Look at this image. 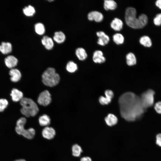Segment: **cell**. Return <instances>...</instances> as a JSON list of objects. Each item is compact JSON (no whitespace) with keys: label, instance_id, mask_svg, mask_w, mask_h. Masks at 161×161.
I'll use <instances>...</instances> for the list:
<instances>
[{"label":"cell","instance_id":"cell-1","mask_svg":"<svg viewBox=\"0 0 161 161\" xmlns=\"http://www.w3.org/2000/svg\"><path fill=\"white\" fill-rule=\"evenodd\" d=\"M121 117L128 121H133L141 117L145 109L140 97L131 92L122 94L118 100Z\"/></svg>","mask_w":161,"mask_h":161},{"label":"cell","instance_id":"cell-2","mask_svg":"<svg viewBox=\"0 0 161 161\" xmlns=\"http://www.w3.org/2000/svg\"><path fill=\"white\" fill-rule=\"evenodd\" d=\"M136 9L132 7H127L125 11V18L126 24L130 27L134 29H141L147 24L148 18L145 14H141L138 18L136 17Z\"/></svg>","mask_w":161,"mask_h":161},{"label":"cell","instance_id":"cell-3","mask_svg":"<svg viewBox=\"0 0 161 161\" xmlns=\"http://www.w3.org/2000/svg\"><path fill=\"white\" fill-rule=\"evenodd\" d=\"M20 104L22 106L21 112L27 117L35 116L38 112L37 104L31 98L23 97L20 101Z\"/></svg>","mask_w":161,"mask_h":161},{"label":"cell","instance_id":"cell-4","mask_svg":"<svg viewBox=\"0 0 161 161\" xmlns=\"http://www.w3.org/2000/svg\"><path fill=\"white\" fill-rule=\"evenodd\" d=\"M60 80L59 75L52 67L47 68L42 75V82L47 86L53 87L56 86L58 84Z\"/></svg>","mask_w":161,"mask_h":161},{"label":"cell","instance_id":"cell-5","mask_svg":"<svg viewBox=\"0 0 161 161\" xmlns=\"http://www.w3.org/2000/svg\"><path fill=\"white\" fill-rule=\"evenodd\" d=\"M154 94L153 90L150 89L143 93L140 97L142 105L145 109L153 104Z\"/></svg>","mask_w":161,"mask_h":161},{"label":"cell","instance_id":"cell-6","mask_svg":"<svg viewBox=\"0 0 161 161\" xmlns=\"http://www.w3.org/2000/svg\"><path fill=\"white\" fill-rule=\"evenodd\" d=\"M51 101V95L47 90H45L40 93L37 99L38 103L39 105L45 106L49 105Z\"/></svg>","mask_w":161,"mask_h":161},{"label":"cell","instance_id":"cell-7","mask_svg":"<svg viewBox=\"0 0 161 161\" xmlns=\"http://www.w3.org/2000/svg\"><path fill=\"white\" fill-rule=\"evenodd\" d=\"M103 14L97 11H91L87 15V18L89 20L94 21L97 22H101L103 20Z\"/></svg>","mask_w":161,"mask_h":161},{"label":"cell","instance_id":"cell-8","mask_svg":"<svg viewBox=\"0 0 161 161\" xmlns=\"http://www.w3.org/2000/svg\"><path fill=\"white\" fill-rule=\"evenodd\" d=\"M97 36L98 37L97 43L99 45L104 46L107 44L110 41L109 37L102 31L97 32Z\"/></svg>","mask_w":161,"mask_h":161},{"label":"cell","instance_id":"cell-9","mask_svg":"<svg viewBox=\"0 0 161 161\" xmlns=\"http://www.w3.org/2000/svg\"><path fill=\"white\" fill-rule=\"evenodd\" d=\"M41 43L46 49H52L54 46V42L53 39L48 35L44 36L41 39Z\"/></svg>","mask_w":161,"mask_h":161},{"label":"cell","instance_id":"cell-10","mask_svg":"<svg viewBox=\"0 0 161 161\" xmlns=\"http://www.w3.org/2000/svg\"><path fill=\"white\" fill-rule=\"evenodd\" d=\"M55 129L53 128L48 126L45 127L42 132L43 137L48 140L53 139L55 137Z\"/></svg>","mask_w":161,"mask_h":161},{"label":"cell","instance_id":"cell-11","mask_svg":"<svg viewBox=\"0 0 161 161\" xmlns=\"http://www.w3.org/2000/svg\"><path fill=\"white\" fill-rule=\"evenodd\" d=\"M92 59L93 61L96 63L101 64L106 61V58L103 56V52L100 50H97L94 52Z\"/></svg>","mask_w":161,"mask_h":161},{"label":"cell","instance_id":"cell-12","mask_svg":"<svg viewBox=\"0 0 161 161\" xmlns=\"http://www.w3.org/2000/svg\"><path fill=\"white\" fill-rule=\"evenodd\" d=\"M111 28L116 31H120L123 28V23L120 19L115 18L110 23Z\"/></svg>","mask_w":161,"mask_h":161},{"label":"cell","instance_id":"cell-13","mask_svg":"<svg viewBox=\"0 0 161 161\" xmlns=\"http://www.w3.org/2000/svg\"><path fill=\"white\" fill-rule=\"evenodd\" d=\"M54 41L58 44L64 43L66 39L65 33L62 31H59L55 32L53 38Z\"/></svg>","mask_w":161,"mask_h":161},{"label":"cell","instance_id":"cell-14","mask_svg":"<svg viewBox=\"0 0 161 161\" xmlns=\"http://www.w3.org/2000/svg\"><path fill=\"white\" fill-rule=\"evenodd\" d=\"M4 61L5 64L7 67L9 68L13 69L17 65L18 60L14 56L9 55L5 58Z\"/></svg>","mask_w":161,"mask_h":161},{"label":"cell","instance_id":"cell-15","mask_svg":"<svg viewBox=\"0 0 161 161\" xmlns=\"http://www.w3.org/2000/svg\"><path fill=\"white\" fill-rule=\"evenodd\" d=\"M9 74L11 76L10 79L11 81L14 82L19 81L21 77L20 71L16 69H11L9 71Z\"/></svg>","mask_w":161,"mask_h":161},{"label":"cell","instance_id":"cell-16","mask_svg":"<svg viewBox=\"0 0 161 161\" xmlns=\"http://www.w3.org/2000/svg\"><path fill=\"white\" fill-rule=\"evenodd\" d=\"M12 100L14 102L20 101L23 97V93L17 89L14 88L11 91L10 94Z\"/></svg>","mask_w":161,"mask_h":161},{"label":"cell","instance_id":"cell-17","mask_svg":"<svg viewBox=\"0 0 161 161\" xmlns=\"http://www.w3.org/2000/svg\"><path fill=\"white\" fill-rule=\"evenodd\" d=\"M75 54L78 59L80 61L85 60L87 57L86 50L81 47H78L75 49Z\"/></svg>","mask_w":161,"mask_h":161},{"label":"cell","instance_id":"cell-18","mask_svg":"<svg viewBox=\"0 0 161 161\" xmlns=\"http://www.w3.org/2000/svg\"><path fill=\"white\" fill-rule=\"evenodd\" d=\"M105 120L107 125L111 126L116 124L118 121L117 117L112 114H109L105 118Z\"/></svg>","mask_w":161,"mask_h":161},{"label":"cell","instance_id":"cell-19","mask_svg":"<svg viewBox=\"0 0 161 161\" xmlns=\"http://www.w3.org/2000/svg\"><path fill=\"white\" fill-rule=\"evenodd\" d=\"M12 51V46L9 42H2L0 45V51L3 54L10 53Z\"/></svg>","mask_w":161,"mask_h":161},{"label":"cell","instance_id":"cell-20","mask_svg":"<svg viewBox=\"0 0 161 161\" xmlns=\"http://www.w3.org/2000/svg\"><path fill=\"white\" fill-rule=\"evenodd\" d=\"M117 5L116 2L113 0H105L104 2L103 7L106 10H113L116 9Z\"/></svg>","mask_w":161,"mask_h":161},{"label":"cell","instance_id":"cell-21","mask_svg":"<svg viewBox=\"0 0 161 161\" xmlns=\"http://www.w3.org/2000/svg\"><path fill=\"white\" fill-rule=\"evenodd\" d=\"M51 119L46 114H43L38 119L40 125L42 126H47L50 123Z\"/></svg>","mask_w":161,"mask_h":161},{"label":"cell","instance_id":"cell-22","mask_svg":"<svg viewBox=\"0 0 161 161\" xmlns=\"http://www.w3.org/2000/svg\"><path fill=\"white\" fill-rule=\"evenodd\" d=\"M35 133L34 129L30 128L27 129H24L22 131L21 135L27 139H31L34 137Z\"/></svg>","mask_w":161,"mask_h":161},{"label":"cell","instance_id":"cell-23","mask_svg":"<svg viewBox=\"0 0 161 161\" xmlns=\"http://www.w3.org/2000/svg\"><path fill=\"white\" fill-rule=\"evenodd\" d=\"M34 29L35 32L39 35H43L46 31L45 26L43 23L40 22L35 24Z\"/></svg>","mask_w":161,"mask_h":161},{"label":"cell","instance_id":"cell-24","mask_svg":"<svg viewBox=\"0 0 161 161\" xmlns=\"http://www.w3.org/2000/svg\"><path fill=\"white\" fill-rule=\"evenodd\" d=\"M126 63L129 66H132L136 64V57L134 54L131 52H129L126 55Z\"/></svg>","mask_w":161,"mask_h":161},{"label":"cell","instance_id":"cell-25","mask_svg":"<svg viewBox=\"0 0 161 161\" xmlns=\"http://www.w3.org/2000/svg\"><path fill=\"white\" fill-rule=\"evenodd\" d=\"M78 66L77 64L72 61H69L67 64L66 69L67 71L71 73L76 72L78 69Z\"/></svg>","mask_w":161,"mask_h":161},{"label":"cell","instance_id":"cell-26","mask_svg":"<svg viewBox=\"0 0 161 161\" xmlns=\"http://www.w3.org/2000/svg\"><path fill=\"white\" fill-rule=\"evenodd\" d=\"M23 11L24 14L27 16H32L35 13V8L30 5L25 7Z\"/></svg>","mask_w":161,"mask_h":161},{"label":"cell","instance_id":"cell-27","mask_svg":"<svg viewBox=\"0 0 161 161\" xmlns=\"http://www.w3.org/2000/svg\"><path fill=\"white\" fill-rule=\"evenodd\" d=\"M140 43L145 47H150L152 45L151 39L148 36L145 35L141 37L140 39Z\"/></svg>","mask_w":161,"mask_h":161},{"label":"cell","instance_id":"cell-28","mask_svg":"<svg viewBox=\"0 0 161 161\" xmlns=\"http://www.w3.org/2000/svg\"><path fill=\"white\" fill-rule=\"evenodd\" d=\"M112 38L113 41L117 44H121L124 42V37L120 33L115 34L113 35Z\"/></svg>","mask_w":161,"mask_h":161},{"label":"cell","instance_id":"cell-29","mask_svg":"<svg viewBox=\"0 0 161 161\" xmlns=\"http://www.w3.org/2000/svg\"><path fill=\"white\" fill-rule=\"evenodd\" d=\"M72 155L76 157H79L82 152L81 147L77 144L73 145L72 147Z\"/></svg>","mask_w":161,"mask_h":161},{"label":"cell","instance_id":"cell-30","mask_svg":"<svg viewBox=\"0 0 161 161\" xmlns=\"http://www.w3.org/2000/svg\"><path fill=\"white\" fill-rule=\"evenodd\" d=\"M111 99L103 96H100L99 98V103L102 105H107L111 102Z\"/></svg>","mask_w":161,"mask_h":161},{"label":"cell","instance_id":"cell-31","mask_svg":"<svg viewBox=\"0 0 161 161\" xmlns=\"http://www.w3.org/2000/svg\"><path fill=\"white\" fill-rule=\"evenodd\" d=\"M8 105L7 100L4 99H0V112H3Z\"/></svg>","mask_w":161,"mask_h":161},{"label":"cell","instance_id":"cell-32","mask_svg":"<svg viewBox=\"0 0 161 161\" xmlns=\"http://www.w3.org/2000/svg\"><path fill=\"white\" fill-rule=\"evenodd\" d=\"M154 23L157 26L161 25V13L157 14L154 19Z\"/></svg>","mask_w":161,"mask_h":161},{"label":"cell","instance_id":"cell-33","mask_svg":"<svg viewBox=\"0 0 161 161\" xmlns=\"http://www.w3.org/2000/svg\"><path fill=\"white\" fill-rule=\"evenodd\" d=\"M154 109L158 113L161 114V101L158 102L155 104Z\"/></svg>","mask_w":161,"mask_h":161},{"label":"cell","instance_id":"cell-34","mask_svg":"<svg viewBox=\"0 0 161 161\" xmlns=\"http://www.w3.org/2000/svg\"><path fill=\"white\" fill-rule=\"evenodd\" d=\"M105 94L106 97L112 99L114 97V93L113 92L110 90H107L105 92Z\"/></svg>","mask_w":161,"mask_h":161},{"label":"cell","instance_id":"cell-35","mask_svg":"<svg viewBox=\"0 0 161 161\" xmlns=\"http://www.w3.org/2000/svg\"><path fill=\"white\" fill-rule=\"evenodd\" d=\"M156 143L158 146L161 147V133L157 134L156 136Z\"/></svg>","mask_w":161,"mask_h":161},{"label":"cell","instance_id":"cell-36","mask_svg":"<svg viewBox=\"0 0 161 161\" xmlns=\"http://www.w3.org/2000/svg\"><path fill=\"white\" fill-rule=\"evenodd\" d=\"M80 161H92L91 158L88 157H83L81 158Z\"/></svg>","mask_w":161,"mask_h":161},{"label":"cell","instance_id":"cell-37","mask_svg":"<svg viewBox=\"0 0 161 161\" xmlns=\"http://www.w3.org/2000/svg\"><path fill=\"white\" fill-rule=\"evenodd\" d=\"M156 6L161 9V0H157L155 2Z\"/></svg>","mask_w":161,"mask_h":161},{"label":"cell","instance_id":"cell-38","mask_svg":"<svg viewBox=\"0 0 161 161\" xmlns=\"http://www.w3.org/2000/svg\"><path fill=\"white\" fill-rule=\"evenodd\" d=\"M14 161H26V160L24 159H19L15 160Z\"/></svg>","mask_w":161,"mask_h":161}]
</instances>
